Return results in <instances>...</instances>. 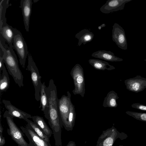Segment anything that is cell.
Returning <instances> with one entry per match:
<instances>
[{
  "label": "cell",
  "instance_id": "1",
  "mask_svg": "<svg viewBox=\"0 0 146 146\" xmlns=\"http://www.w3.org/2000/svg\"><path fill=\"white\" fill-rule=\"evenodd\" d=\"M0 47L3 52L4 62L9 74L20 88L23 87V76L19 68L18 61L13 48L9 46L0 37Z\"/></svg>",
  "mask_w": 146,
  "mask_h": 146
},
{
  "label": "cell",
  "instance_id": "2",
  "mask_svg": "<svg viewBox=\"0 0 146 146\" xmlns=\"http://www.w3.org/2000/svg\"><path fill=\"white\" fill-rule=\"evenodd\" d=\"M45 90L48 100L49 107L48 115L46 118L51 127H56L61 124L62 121L58 110V99L56 87L52 79H50L48 86L46 87Z\"/></svg>",
  "mask_w": 146,
  "mask_h": 146
},
{
  "label": "cell",
  "instance_id": "3",
  "mask_svg": "<svg viewBox=\"0 0 146 146\" xmlns=\"http://www.w3.org/2000/svg\"><path fill=\"white\" fill-rule=\"evenodd\" d=\"M3 116L6 118L9 127L7 129V133L12 140L18 146H29V143L24 138V134L14 121V117L9 115L7 110L5 112Z\"/></svg>",
  "mask_w": 146,
  "mask_h": 146
},
{
  "label": "cell",
  "instance_id": "4",
  "mask_svg": "<svg viewBox=\"0 0 146 146\" xmlns=\"http://www.w3.org/2000/svg\"><path fill=\"white\" fill-rule=\"evenodd\" d=\"M127 137L126 134L124 132H120L113 125L111 128L103 131L96 146H113L118 139L123 140Z\"/></svg>",
  "mask_w": 146,
  "mask_h": 146
},
{
  "label": "cell",
  "instance_id": "5",
  "mask_svg": "<svg viewBox=\"0 0 146 146\" xmlns=\"http://www.w3.org/2000/svg\"><path fill=\"white\" fill-rule=\"evenodd\" d=\"M74 86L72 92L74 95H80L82 98L85 92V78L83 69L78 64L72 68L70 73Z\"/></svg>",
  "mask_w": 146,
  "mask_h": 146
},
{
  "label": "cell",
  "instance_id": "6",
  "mask_svg": "<svg viewBox=\"0 0 146 146\" xmlns=\"http://www.w3.org/2000/svg\"><path fill=\"white\" fill-rule=\"evenodd\" d=\"M14 31L13 48L17 52L21 65L25 68L26 59L29 53L27 46L21 32L16 28H14Z\"/></svg>",
  "mask_w": 146,
  "mask_h": 146
},
{
  "label": "cell",
  "instance_id": "7",
  "mask_svg": "<svg viewBox=\"0 0 146 146\" xmlns=\"http://www.w3.org/2000/svg\"><path fill=\"white\" fill-rule=\"evenodd\" d=\"M28 56V65L26 70L31 72V79L35 89V99L37 101H40V91L42 84L41 81V77L32 56L29 53Z\"/></svg>",
  "mask_w": 146,
  "mask_h": 146
},
{
  "label": "cell",
  "instance_id": "8",
  "mask_svg": "<svg viewBox=\"0 0 146 146\" xmlns=\"http://www.w3.org/2000/svg\"><path fill=\"white\" fill-rule=\"evenodd\" d=\"M67 95H63L58 99V110L64 129L70 131L69 123L68 117L70 112L71 94L69 91L67 92Z\"/></svg>",
  "mask_w": 146,
  "mask_h": 146
},
{
  "label": "cell",
  "instance_id": "9",
  "mask_svg": "<svg viewBox=\"0 0 146 146\" xmlns=\"http://www.w3.org/2000/svg\"><path fill=\"white\" fill-rule=\"evenodd\" d=\"M20 127L28 138L29 146H51L50 143L39 136L28 123L25 127L21 126Z\"/></svg>",
  "mask_w": 146,
  "mask_h": 146
},
{
  "label": "cell",
  "instance_id": "10",
  "mask_svg": "<svg viewBox=\"0 0 146 146\" xmlns=\"http://www.w3.org/2000/svg\"><path fill=\"white\" fill-rule=\"evenodd\" d=\"M112 37L113 41L119 48L123 50L127 49V43L124 30L116 23L113 26Z\"/></svg>",
  "mask_w": 146,
  "mask_h": 146
},
{
  "label": "cell",
  "instance_id": "11",
  "mask_svg": "<svg viewBox=\"0 0 146 146\" xmlns=\"http://www.w3.org/2000/svg\"><path fill=\"white\" fill-rule=\"evenodd\" d=\"M124 83L127 90L134 92H141L146 88V78L140 75L127 79Z\"/></svg>",
  "mask_w": 146,
  "mask_h": 146
},
{
  "label": "cell",
  "instance_id": "12",
  "mask_svg": "<svg viewBox=\"0 0 146 146\" xmlns=\"http://www.w3.org/2000/svg\"><path fill=\"white\" fill-rule=\"evenodd\" d=\"M133 0H108L100 8V10L104 14L123 10L125 4Z\"/></svg>",
  "mask_w": 146,
  "mask_h": 146
},
{
  "label": "cell",
  "instance_id": "13",
  "mask_svg": "<svg viewBox=\"0 0 146 146\" xmlns=\"http://www.w3.org/2000/svg\"><path fill=\"white\" fill-rule=\"evenodd\" d=\"M33 3L32 0H21L20 7L21 9L25 29L29 31L30 21Z\"/></svg>",
  "mask_w": 146,
  "mask_h": 146
},
{
  "label": "cell",
  "instance_id": "14",
  "mask_svg": "<svg viewBox=\"0 0 146 146\" xmlns=\"http://www.w3.org/2000/svg\"><path fill=\"white\" fill-rule=\"evenodd\" d=\"M2 102L7 110L9 114L14 117H17L25 120L28 118L32 119V116L31 115L17 108L13 105L10 101L3 100Z\"/></svg>",
  "mask_w": 146,
  "mask_h": 146
},
{
  "label": "cell",
  "instance_id": "15",
  "mask_svg": "<svg viewBox=\"0 0 146 146\" xmlns=\"http://www.w3.org/2000/svg\"><path fill=\"white\" fill-rule=\"evenodd\" d=\"M15 35L14 28L7 23L0 28V37L8 45L13 48V42Z\"/></svg>",
  "mask_w": 146,
  "mask_h": 146
},
{
  "label": "cell",
  "instance_id": "16",
  "mask_svg": "<svg viewBox=\"0 0 146 146\" xmlns=\"http://www.w3.org/2000/svg\"><path fill=\"white\" fill-rule=\"evenodd\" d=\"M92 56L95 58L103 60L110 62H121L123 59L115 56L111 51L105 50H99L94 52Z\"/></svg>",
  "mask_w": 146,
  "mask_h": 146
},
{
  "label": "cell",
  "instance_id": "17",
  "mask_svg": "<svg viewBox=\"0 0 146 146\" xmlns=\"http://www.w3.org/2000/svg\"><path fill=\"white\" fill-rule=\"evenodd\" d=\"M46 86L44 82L42 83L40 91V103L39 107V108H41V110L43 112L46 118L48 115L49 110L48 100L45 90Z\"/></svg>",
  "mask_w": 146,
  "mask_h": 146
},
{
  "label": "cell",
  "instance_id": "18",
  "mask_svg": "<svg viewBox=\"0 0 146 146\" xmlns=\"http://www.w3.org/2000/svg\"><path fill=\"white\" fill-rule=\"evenodd\" d=\"M94 35L88 29H84L77 33L75 35V37L78 39V45L80 46L82 44H85L92 41Z\"/></svg>",
  "mask_w": 146,
  "mask_h": 146
},
{
  "label": "cell",
  "instance_id": "19",
  "mask_svg": "<svg viewBox=\"0 0 146 146\" xmlns=\"http://www.w3.org/2000/svg\"><path fill=\"white\" fill-rule=\"evenodd\" d=\"M88 62L90 65L97 70H111L115 69L114 66L110 64L108 62L100 59H90Z\"/></svg>",
  "mask_w": 146,
  "mask_h": 146
},
{
  "label": "cell",
  "instance_id": "20",
  "mask_svg": "<svg viewBox=\"0 0 146 146\" xmlns=\"http://www.w3.org/2000/svg\"><path fill=\"white\" fill-rule=\"evenodd\" d=\"M119 98L117 94L114 91L111 90L104 98L102 106L105 108H116L117 106V100Z\"/></svg>",
  "mask_w": 146,
  "mask_h": 146
},
{
  "label": "cell",
  "instance_id": "21",
  "mask_svg": "<svg viewBox=\"0 0 146 146\" xmlns=\"http://www.w3.org/2000/svg\"><path fill=\"white\" fill-rule=\"evenodd\" d=\"M32 119L33 122L50 139L52 134V131L48 126L43 117L38 115H35L32 116Z\"/></svg>",
  "mask_w": 146,
  "mask_h": 146
},
{
  "label": "cell",
  "instance_id": "22",
  "mask_svg": "<svg viewBox=\"0 0 146 146\" xmlns=\"http://www.w3.org/2000/svg\"><path fill=\"white\" fill-rule=\"evenodd\" d=\"M0 76V92L1 93L6 91L9 86V78L7 72L4 66Z\"/></svg>",
  "mask_w": 146,
  "mask_h": 146
},
{
  "label": "cell",
  "instance_id": "23",
  "mask_svg": "<svg viewBox=\"0 0 146 146\" xmlns=\"http://www.w3.org/2000/svg\"><path fill=\"white\" fill-rule=\"evenodd\" d=\"M9 0H2L0 3V28L7 23L5 17L7 9L10 6Z\"/></svg>",
  "mask_w": 146,
  "mask_h": 146
},
{
  "label": "cell",
  "instance_id": "24",
  "mask_svg": "<svg viewBox=\"0 0 146 146\" xmlns=\"http://www.w3.org/2000/svg\"><path fill=\"white\" fill-rule=\"evenodd\" d=\"M32 127L36 133L41 138L47 142L50 143V139L46 135L42 130L34 122L28 118L25 120Z\"/></svg>",
  "mask_w": 146,
  "mask_h": 146
},
{
  "label": "cell",
  "instance_id": "25",
  "mask_svg": "<svg viewBox=\"0 0 146 146\" xmlns=\"http://www.w3.org/2000/svg\"><path fill=\"white\" fill-rule=\"evenodd\" d=\"M76 116L74 106L71 102L70 104V112L68 117V123L70 131L72 130L74 125Z\"/></svg>",
  "mask_w": 146,
  "mask_h": 146
},
{
  "label": "cell",
  "instance_id": "26",
  "mask_svg": "<svg viewBox=\"0 0 146 146\" xmlns=\"http://www.w3.org/2000/svg\"><path fill=\"white\" fill-rule=\"evenodd\" d=\"M125 113L135 119L146 122V113L127 111Z\"/></svg>",
  "mask_w": 146,
  "mask_h": 146
},
{
  "label": "cell",
  "instance_id": "27",
  "mask_svg": "<svg viewBox=\"0 0 146 146\" xmlns=\"http://www.w3.org/2000/svg\"><path fill=\"white\" fill-rule=\"evenodd\" d=\"M131 107L139 110L146 111V105L139 103H133L131 105Z\"/></svg>",
  "mask_w": 146,
  "mask_h": 146
},
{
  "label": "cell",
  "instance_id": "28",
  "mask_svg": "<svg viewBox=\"0 0 146 146\" xmlns=\"http://www.w3.org/2000/svg\"><path fill=\"white\" fill-rule=\"evenodd\" d=\"M5 143V138L3 137L2 134L0 133V146H3Z\"/></svg>",
  "mask_w": 146,
  "mask_h": 146
},
{
  "label": "cell",
  "instance_id": "29",
  "mask_svg": "<svg viewBox=\"0 0 146 146\" xmlns=\"http://www.w3.org/2000/svg\"><path fill=\"white\" fill-rule=\"evenodd\" d=\"M66 146H76V145L74 141H70L69 142Z\"/></svg>",
  "mask_w": 146,
  "mask_h": 146
},
{
  "label": "cell",
  "instance_id": "30",
  "mask_svg": "<svg viewBox=\"0 0 146 146\" xmlns=\"http://www.w3.org/2000/svg\"><path fill=\"white\" fill-rule=\"evenodd\" d=\"M106 26V25L105 24H103L98 27V29L99 30H100L102 28Z\"/></svg>",
  "mask_w": 146,
  "mask_h": 146
},
{
  "label": "cell",
  "instance_id": "31",
  "mask_svg": "<svg viewBox=\"0 0 146 146\" xmlns=\"http://www.w3.org/2000/svg\"><path fill=\"white\" fill-rule=\"evenodd\" d=\"M3 128L2 126L1 122H0V133L2 134L3 132Z\"/></svg>",
  "mask_w": 146,
  "mask_h": 146
},
{
  "label": "cell",
  "instance_id": "32",
  "mask_svg": "<svg viewBox=\"0 0 146 146\" xmlns=\"http://www.w3.org/2000/svg\"><path fill=\"white\" fill-rule=\"evenodd\" d=\"M144 61L146 62V59L144 60Z\"/></svg>",
  "mask_w": 146,
  "mask_h": 146
},
{
  "label": "cell",
  "instance_id": "33",
  "mask_svg": "<svg viewBox=\"0 0 146 146\" xmlns=\"http://www.w3.org/2000/svg\"><path fill=\"white\" fill-rule=\"evenodd\" d=\"M119 146H123V145H120Z\"/></svg>",
  "mask_w": 146,
  "mask_h": 146
}]
</instances>
